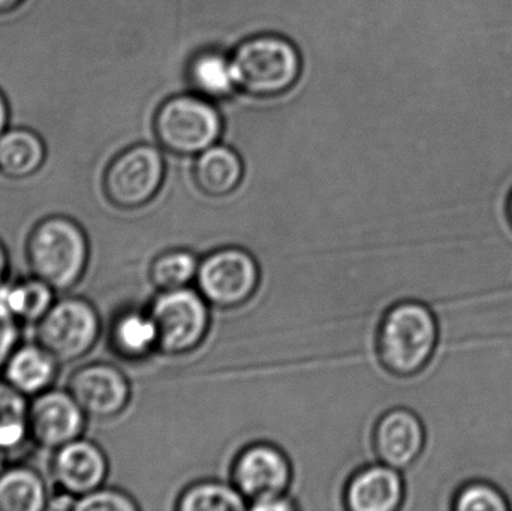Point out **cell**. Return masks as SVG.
Listing matches in <instances>:
<instances>
[{"label":"cell","instance_id":"4316f807","mask_svg":"<svg viewBox=\"0 0 512 511\" xmlns=\"http://www.w3.org/2000/svg\"><path fill=\"white\" fill-rule=\"evenodd\" d=\"M20 344V323L0 306V372Z\"/></svg>","mask_w":512,"mask_h":511},{"label":"cell","instance_id":"2e32d148","mask_svg":"<svg viewBox=\"0 0 512 511\" xmlns=\"http://www.w3.org/2000/svg\"><path fill=\"white\" fill-rule=\"evenodd\" d=\"M111 351L128 362H143L158 351L159 336L149 309L128 308L111 321Z\"/></svg>","mask_w":512,"mask_h":511},{"label":"cell","instance_id":"1f68e13d","mask_svg":"<svg viewBox=\"0 0 512 511\" xmlns=\"http://www.w3.org/2000/svg\"><path fill=\"white\" fill-rule=\"evenodd\" d=\"M508 209H510V218H511V222H512V194H511V198H510V206H508Z\"/></svg>","mask_w":512,"mask_h":511},{"label":"cell","instance_id":"4fadbf2b","mask_svg":"<svg viewBox=\"0 0 512 511\" xmlns=\"http://www.w3.org/2000/svg\"><path fill=\"white\" fill-rule=\"evenodd\" d=\"M426 429L414 411L396 407L385 411L372 432L376 459L399 471L408 470L423 455Z\"/></svg>","mask_w":512,"mask_h":511},{"label":"cell","instance_id":"cb8c5ba5","mask_svg":"<svg viewBox=\"0 0 512 511\" xmlns=\"http://www.w3.org/2000/svg\"><path fill=\"white\" fill-rule=\"evenodd\" d=\"M201 258L188 248L159 252L149 266V279L158 291L188 288L197 281Z\"/></svg>","mask_w":512,"mask_h":511},{"label":"cell","instance_id":"44dd1931","mask_svg":"<svg viewBox=\"0 0 512 511\" xmlns=\"http://www.w3.org/2000/svg\"><path fill=\"white\" fill-rule=\"evenodd\" d=\"M188 80L198 95L221 101L237 89L231 56L218 50H204L192 57L188 66Z\"/></svg>","mask_w":512,"mask_h":511},{"label":"cell","instance_id":"ba28073f","mask_svg":"<svg viewBox=\"0 0 512 511\" xmlns=\"http://www.w3.org/2000/svg\"><path fill=\"white\" fill-rule=\"evenodd\" d=\"M195 284L212 308L233 311L254 299L261 267L248 249L222 246L201 258Z\"/></svg>","mask_w":512,"mask_h":511},{"label":"cell","instance_id":"5b68a950","mask_svg":"<svg viewBox=\"0 0 512 511\" xmlns=\"http://www.w3.org/2000/svg\"><path fill=\"white\" fill-rule=\"evenodd\" d=\"M158 329V353L186 356L203 345L212 327V306L194 288L159 291L149 305Z\"/></svg>","mask_w":512,"mask_h":511},{"label":"cell","instance_id":"9a60e30c","mask_svg":"<svg viewBox=\"0 0 512 511\" xmlns=\"http://www.w3.org/2000/svg\"><path fill=\"white\" fill-rule=\"evenodd\" d=\"M60 366L39 342L18 344L3 368V380L27 398H33L54 386Z\"/></svg>","mask_w":512,"mask_h":511},{"label":"cell","instance_id":"83f0119b","mask_svg":"<svg viewBox=\"0 0 512 511\" xmlns=\"http://www.w3.org/2000/svg\"><path fill=\"white\" fill-rule=\"evenodd\" d=\"M298 509H300V506H298L297 501L292 500L288 494L274 495V497L249 504V510L252 511H292Z\"/></svg>","mask_w":512,"mask_h":511},{"label":"cell","instance_id":"d6986e66","mask_svg":"<svg viewBox=\"0 0 512 511\" xmlns=\"http://www.w3.org/2000/svg\"><path fill=\"white\" fill-rule=\"evenodd\" d=\"M48 501L47 483L35 468L11 464L0 470V511H44Z\"/></svg>","mask_w":512,"mask_h":511},{"label":"cell","instance_id":"7402d4cb","mask_svg":"<svg viewBox=\"0 0 512 511\" xmlns=\"http://www.w3.org/2000/svg\"><path fill=\"white\" fill-rule=\"evenodd\" d=\"M29 398L0 380V453L12 455L30 441Z\"/></svg>","mask_w":512,"mask_h":511},{"label":"cell","instance_id":"9c48e42d","mask_svg":"<svg viewBox=\"0 0 512 511\" xmlns=\"http://www.w3.org/2000/svg\"><path fill=\"white\" fill-rule=\"evenodd\" d=\"M230 476L237 491L252 504L274 495L288 494L294 468L279 446L268 441H255L237 453Z\"/></svg>","mask_w":512,"mask_h":511},{"label":"cell","instance_id":"8992f818","mask_svg":"<svg viewBox=\"0 0 512 511\" xmlns=\"http://www.w3.org/2000/svg\"><path fill=\"white\" fill-rule=\"evenodd\" d=\"M36 342L60 365H71L92 353L102 333L98 309L86 297L66 296L35 324Z\"/></svg>","mask_w":512,"mask_h":511},{"label":"cell","instance_id":"d4e9b609","mask_svg":"<svg viewBox=\"0 0 512 511\" xmlns=\"http://www.w3.org/2000/svg\"><path fill=\"white\" fill-rule=\"evenodd\" d=\"M140 504L137 503L128 492L117 488L101 486L90 494L77 498L74 511H137Z\"/></svg>","mask_w":512,"mask_h":511},{"label":"cell","instance_id":"e0dca14e","mask_svg":"<svg viewBox=\"0 0 512 511\" xmlns=\"http://www.w3.org/2000/svg\"><path fill=\"white\" fill-rule=\"evenodd\" d=\"M245 164L239 153L224 144H213L201 152L192 168L198 191L210 198H224L242 185Z\"/></svg>","mask_w":512,"mask_h":511},{"label":"cell","instance_id":"f546056e","mask_svg":"<svg viewBox=\"0 0 512 511\" xmlns=\"http://www.w3.org/2000/svg\"><path fill=\"white\" fill-rule=\"evenodd\" d=\"M9 275V254L5 243L0 239V287L8 281Z\"/></svg>","mask_w":512,"mask_h":511},{"label":"cell","instance_id":"f1b7e54d","mask_svg":"<svg viewBox=\"0 0 512 511\" xmlns=\"http://www.w3.org/2000/svg\"><path fill=\"white\" fill-rule=\"evenodd\" d=\"M9 119H11V110L5 93L0 90V135L9 128Z\"/></svg>","mask_w":512,"mask_h":511},{"label":"cell","instance_id":"4dcf8cb0","mask_svg":"<svg viewBox=\"0 0 512 511\" xmlns=\"http://www.w3.org/2000/svg\"><path fill=\"white\" fill-rule=\"evenodd\" d=\"M26 0H0V15H8L17 11L20 6L24 5Z\"/></svg>","mask_w":512,"mask_h":511},{"label":"cell","instance_id":"ffe728a7","mask_svg":"<svg viewBox=\"0 0 512 511\" xmlns=\"http://www.w3.org/2000/svg\"><path fill=\"white\" fill-rule=\"evenodd\" d=\"M56 300V290L33 275L0 287V306L20 324L38 323Z\"/></svg>","mask_w":512,"mask_h":511},{"label":"cell","instance_id":"7a4b0ae2","mask_svg":"<svg viewBox=\"0 0 512 511\" xmlns=\"http://www.w3.org/2000/svg\"><path fill=\"white\" fill-rule=\"evenodd\" d=\"M30 273L56 293H68L83 281L90 263V240L71 216L50 215L36 222L26 240Z\"/></svg>","mask_w":512,"mask_h":511},{"label":"cell","instance_id":"484cf974","mask_svg":"<svg viewBox=\"0 0 512 511\" xmlns=\"http://www.w3.org/2000/svg\"><path fill=\"white\" fill-rule=\"evenodd\" d=\"M454 507L459 511H505L508 510V503L493 486L472 483L457 494Z\"/></svg>","mask_w":512,"mask_h":511},{"label":"cell","instance_id":"277c9868","mask_svg":"<svg viewBox=\"0 0 512 511\" xmlns=\"http://www.w3.org/2000/svg\"><path fill=\"white\" fill-rule=\"evenodd\" d=\"M153 129L158 143L168 152L197 156L218 143L224 120L210 99L198 93H182L159 105Z\"/></svg>","mask_w":512,"mask_h":511},{"label":"cell","instance_id":"30bf717a","mask_svg":"<svg viewBox=\"0 0 512 511\" xmlns=\"http://www.w3.org/2000/svg\"><path fill=\"white\" fill-rule=\"evenodd\" d=\"M69 390L89 419L111 420L125 413L132 398L131 381L113 363L93 362L75 369Z\"/></svg>","mask_w":512,"mask_h":511},{"label":"cell","instance_id":"7c38bea8","mask_svg":"<svg viewBox=\"0 0 512 511\" xmlns=\"http://www.w3.org/2000/svg\"><path fill=\"white\" fill-rule=\"evenodd\" d=\"M50 470L57 491L80 498L105 485L110 461L98 443L80 437L54 450Z\"/></svg>","mask_w":512,"mask_h":511},{"label":"cell","instance_id":"52a82bcc","mask_svg":"<svg viewBox=\"0 0 512 511\" xmlns=\"http://www.w3.org/2000/svg\"><path fill=\"white\" fill-rule=\"evenodd\" d=\"M165 170L164 155L158 147L134 144L111 159L102 176V192L116 209H143L161 192Z\"/></svg>","mask_w":512,"mask_h":511},{"label":"cell","instance_id":"603a6c76","mask_svg":"<svg viewBox=\"0 0 512 511\" xmlns=\"http://www.w3.org/2000/svg\"><path fill=\"white\" fill-rule=\"evenodd\" d=\"M177 511H243L249 509L246 498L233 483L198 480L186 486L177 497Z\"/></svg>","mask_w":512,"mask_h":511},{"label":"cell","instance_id":"3957f363","mask_svg":"<svg viewBox=\"0 0 512 511\" xmlns=\"http://www.w3.org/2000/svg\"><path fill=\"white\" fill-rule=\"evenodd\" d=\"M237 89L254 98L283 95L297 83L301 57L289 39L256 35L243 41L231 54Z\"/></svg>","mask_w":512,"mask_h":511},{"label":"cell","instance_id":"8fae6325","mask_svg":"<svg viewBox=\"0 0 512 511\" xmlns=\"http://www.w3.org/2000/svg\"><path fill=\"white\" fill-rule=\"evenodd\" d=\"M87 419L68 389H51L30 398V441L39 449H60L83 437Z\"/></svg>","mask_w":512,"mask_h":511},{"label":"cell","instance_id":"6da1fadb","mask_svg":"<svg viewBox=\"0 0 512 511\" xmlns=\"http://www.w3.org/2000/svg\"><path fill=\"white\" fill-rule=\"evenodd\" d=\"M439 329L429 306L403 300L390 306L376 329V359L396 378H412L423 372L435 354Z\"/></svg>","mask_w":512,"mask_h":511},{"label":"cell","instance_id":"5bb4252c","mask_svg":"<svg viewBox=\"0 0 512 511\" xmlns=\"http://www.w3.org/2000/svg\"><path fill=\"white\" fill-rule=\"evenodd\" d=\"M402 471L376 462L358 468L343 488V506L349 511H396L405 500Z\"/></svg>","mask_w":512,"mask_h":511},{"label":"cell","instance_id":"ac0fdd59","mask_svg":"<svg viewBox=\"0 0 512 511\" xmlns=\"http://www.w3.org/2000/svg\"><path fill=\"white\" fill-rule=\"evenodd\" d=\"M47 161L44 138L30 128H8L0 135V176L26 180L35 176Z\"/></svg>","mask_w":512,"mask_h":511}]
</instances>
